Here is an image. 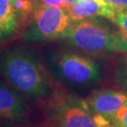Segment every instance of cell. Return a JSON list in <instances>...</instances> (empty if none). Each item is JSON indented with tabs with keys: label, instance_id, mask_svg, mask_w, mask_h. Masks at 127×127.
I'll return each mask as SVG.
<instances>
[{
	"label": "cell",
	"instance_id": "5b68a950",
	"mask_svg": "<svg viewBox=\"0 0 127 127\" xmlns=\"http://www.w3.org/2000/svg\"><path fill=\"white\" fill-rule=\"evenodd\" d=\"M59 127H111L108 119L92 112L86 101L70 99L58 112Z\"/></svg>",
	"mask_w": 127,
	"mask_h": 127
},
{
	"label": "cell",
	"instance_id": "7c38bea8",
	"mask_svg": "<svg viewBox=\"0 0 127 127\" xmlns=\"http://www.w3.org/2000/svg\"><path fill=\"white\" fill-rule=\"evenodd\" d=\"M114 23L118 27L120 33L127 41V11L120 10L117 19Z\"/></svg>",
	"mask_w": 127,
	"mask_h": 127
},
{
	"label": "cell",
	"instance_id": "9c48e42d",
	"mask_svg": "<svg viewBox=\"0 0 127 127\" xmlns=\"http://www.w3.org/2000/svg\"><path fill=\"white\" fill-rule=\"evenodd\" d=\"M22 23L11 0H0V40L11 37Z\"/></svg>",
	"mask_w": 127,
	"mask_h": 127
},
{
	"label": "cell",
	"instance_id": "3957f363",
	"mask_svg": "<svg viewBox=\"0 0 127 127\" xmlns=\"http://www.w3.org/2000/svg\"><path fill=\"white\" fill-rule=\"evenodd\" d=\"M73 25L74 22L66 9L36 2L25 39L44 41L66 38Z\"/></svg>",
	"mask_w": 127,
	"mask_h": 127
},
{
	"label": "cell",
	"instance_id": "4fadbf2b",
	"mask_svg": "<svg viewBox=\"0 0 127 127\" xmlns=\"http://www.w3.org/2000/svg\"><path fill=\"white\" fill-rule=\"evenodd\" d=\"M110 123L111 127H127V105L110 121Z\"/></svg>",
	"mask_w": 127,
	"mask_h": 127
},
{
	"label": "cell",
	"instance_id": "5bb4252c",
	"mask_svg": "<svg viewBox=\"0 0 127 127\" xmlns=\"http://www.w3.org/2000/svg\"><path fill=\"white\" fill-rule=\"evenodd\" d=\"M36 2L47 5V6H54V7H59V8L66 9H68L69 8V4L66 2V0H36Z\"/></svg>",
	"mask_w": 127,
	"mask_h": 127
},
{
	"label": "cell",
	"instance_id": "6da1fadb",
	"mask_svg": "<svg viewBox=\"0 0 127 127\" xmlns=\"http://www.w3.org/2000/svg\"><path fill=\"white\" fill-rule=\"evenodd\" d=\"M0 71L16 91L31 99H43L50 93V83L43 68L30 53L20 47L4 53Z\"/></svg>",
	"mask_w": 127,
	"mask_h": 127
},
{
	"label": "cell",
	"instance_id": "8992f818",
	"mask_svg": "<svg viewBox=\"0 0 127 127\" xmlns=\"http://www.w3.org/2000/svg\"><path fill=\"white\" fill-rule=\"evenodd\" d=\"M85 101L92 112L111 121L127 105V93L115 90H102L93 92Z\"/></svg>",
	"mask_w": 127,
	"mask_h": 127
},
{
	"label": "cell",
	"instance_id": "ba28073f",
	"mask_svg": "<svg viewBox=\"0 0 127 127\" xmlns=\"http://www.w3.org/2000/svg\"><path fill=\"white\" fill-rule=\"evenodd\" d=\"M27 114V104L14 89L0 83V119L20 121Z\"/></svg>",
	"mask_w": 127,
	"mask_h": 127
},
{
	"label": "cell",
	"instance_id": "9a60e30c",
	"mask_svg": "<svg viewBox=\"0 0 127 127\" xmlns=\"http://www.w3.org/2000/svg\"><path fill=\"white\" fill-rule=\"evenodd\" d=\"M104 1L120 10L127 11V0H104Z\"/></svg>",
	"mask_w": 127,
	"mask_h": 127
},
{
	"label": "cell",
	"instance_id": "8fae6325",
	"mask_svg": "<svg viewBox=\"0 0 127 127\" xmlns=\"http://www.w3.org/2000/svg\"><path fill=\"white\" fill-rule=\"evenodd\" d=\"M116 80L121 86L127 89V53L126 56L118 63L116 70Z\"/></svg>",
	"mask_w": 127,
	"mask_h": 127
},
{
	"label": "cell",
	"instance_id": "2e32d148",
	"mask_svg": "<svg viewBox=\"0 0 127 127\" xmlns=\"http://www.w3.org/2000/svg\"><path fill=\"white\" fill-rule=\"evenodd\" d=\"M74 1H75V0H66V2H67V3L69 4V6H70L71 4H73Z\"/></svg>",
	"mask_w": 127,
	"mask_h": 127
},
{
	"label": "cell",
	"instance_id": "7a4b0ae2",
	"mask_svg": "<svg viewBox=\"0 0 127 127\" xmlns=\"http://www.w3.org/2000/svg\"><path fill=\"white\" fill-rule=\"evenodd\" d=\"M66 38L71 44L87 54L127 53V41L120 31L96 18L74 23Z\"/></svg>",
	"mask_w": 127,
	"mask_h": 127
},
{
	"label": "cell",
	"instance_id": "52a82bcc",
	"mask_svg": "<svg viewBox=\"0 0 127 127\" xmlns=\"http://www.w3.org/2000/svg\"><path fill=\"white\" fill-rule=\"evenodd\" d=\"M67 10L74 23L95 18L108 19L114 23L120 12L104 0H75Z\"/></svg>",
	"mask_w": 127,
	"mask_h": 127
},
{
	"label": "cell",
	"instance_id": "30bf717a",
	"mask_svg": "<svg viewBox=\"0 0 127 127\" xmlns=\"http://www.w3.org/2000/svg\"><path fill=\"white\" fill-rule=\"evenodd\" d=\"M14 8L16 9L22 22L31 18L35 9L36 0H11Z\"/></svg>",
	"mask_w": 127,
	"mask_h": 127
},
{
	"label": "cell",
	"instance_id": "277c9868",
	"mask_svg": "<svg viewBox=\"0 0 127 127\" xmlns=\"http://www.w3.org/2000/svg\"><path fill=\"white\" fill-rule=\"evenodd\" d=\"M53 63L59 78L71 86H91L101 77L98 63L73 52H62L56 55Z\"/></svg>",
	"mask_w": 127,
	"mask_h": 127
}]
</instances>
